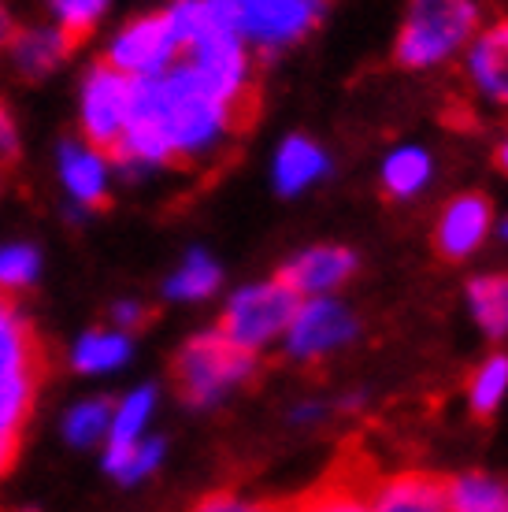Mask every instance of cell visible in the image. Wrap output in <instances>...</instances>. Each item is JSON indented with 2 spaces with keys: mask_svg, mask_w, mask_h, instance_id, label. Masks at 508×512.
<instances>
[{
  "mask_svg": "<svg viewBox=\"0 0 508 512\" xmlns=\"http://www.w3.org/2000/svg\"><path fill=\"white\" fill-rule=\"evenodd\" d=\"M108 423H112V401H104V397L78 401L75 409L67 412L64 435L71 446L86 449V446H97V442L108 438Z\"/></svg>",
  "mask_w": 508,
  "mask_h": 512,
  "instance_id": "d4e9b609",
  "label": "cell"
},
{
  "mask_svg": "<svg viewBox=\"0 0 508 512\" xmlns=\"http://www.w3.org/2000/svg\"><path fill=\"white\" fill-rule=\"evenodd\" d=\"M356 253L345 245H312L282 264L279 279L297 297H327L353 279Z\"/></svg>",
  "mask_w": 508,
  "mask_h": 512,
  "instance_id": "ba28073f",
  "label": "cell"
},
{
  "mask_svg": "<svg viewBox=\"0 0 508 512\" xmlns=\"http://www.w3.org/2000/svg\"><path fill=\"white\" fill-rule=\"evenodd\" d=\"M130 90H134V78L119 75L115 67L97 64L86 75L82 86V138L86 145L101 149L104 156L112 153L123 127L130 116Z\"/></svg>",
  "mask_w": 508,
  "mask_h": 512,
  "instance_id": "8992f818",
  "label": "cell"
},
{
  "mask_svg": "<svg viewBox=\"0 0 508 512\" xmlns=\"http://www.w3.org/2000/svg\"><path fill=\"white\" fill-rule=\"evenodd\" d=\"M445 512H508V483L490 472L445 479Z\"/></svg>",
  "mask_w": 508,
  "mask_h": 512,
  "instance_id": "9a60e30c",
  "label": "cell"
},
{
  "mask_svg": "<svg viewBox=\"0 0 508 512\" xmlns=\"http://www.w3.org/2000/svg\"><path fill=\"white\" fill-rule=\"evenodd\" d=\"M15 453H19V435H0V475L12 468Z\"/></svg>",
  "mask_w": 508,
  "mask_h": 512,
  "instance_id": "d6a6232c",
  "label": "cell"
},
{
  "mask_svg": "<svg viewBox=\"0 0 508 512\" xmlns=\"http://www.w3.org/2000/svg\"><path fill=\"white\" fill-rule=\"evenodd\" d=\"M75 49L78 45L67 38L56 23L23 26V30H15L12 41H8V56H12L15 71L26 78H41V75H49V71H56Z\"/></svg>",
  "mask_w": 508,
  "mask_h": 512,
  "instance_id": "5bb4252c",
  "label": "cell"
},
{
  "mask_svg": "<svg viewBox=\"0 0 508 512\" xmlns=\"http://www.w3.org/2000/svg\"><path fill=\"white\" fill-rule=\"evenodd\" d=\"M19 160V130H15V119L8 116V108L0 104V171L12 167Z\"/></svg>",
  "mask_w": 508,
  "mask_h": 512,
  "instance_id": "f546056e",
  "label": "cell"
},
{
  "mask_svg": "<svg viewBox=\"0 0 508 512\" xmlns=\"http://www.w3.org/2000/svg\"><path fill=\"white\" fill-rule=\"evenodd\" d=\"M479 30L475 0H408L394 56L408 71H431L468 49Z\"/></svg>",
  "mask_w": 508,
  "mask_h": 512,
  "instance_id": "6da1fadb",
  "label": "cell"
},
{
  "mask_svg": "<svg viewBox=\"0 0 508 512\" xmlns=\"http://www.w3.org/2000/svg\"><path fill=\"white\" fill-rule=\"evenodd\" d=\"M464 71L479 97L508 108V19L475 30V38L468 41Z\"/></svg>",
  "mask_w": 508,
  "mask_h": 512,
  "instance_id": "30bf717a",
  "label": "cell"
},
{
  "mask_svg": "<svg viewBox=\"0 0 508 512\" xmlns=\"http://www.w3.org/2000/svg\"><path fill=\"white\" fill-rule=\"evenodd\" d=\"M193 512H286V509L271 505V501H256V498H245V494L223 490V494H208Z\"/></svg>",
  "mask_w": 508,
  "mask_h": 512,
  "instance_id": "f1b7e54d",
  "label": "cell"
},
{
  "mask_svg": "<svg viewBox=\"0 0 508 512\" xmlns=\"http://www.w3.org/2000/svg\"><path fill=\"white\" fill-rule=\"evenodd\" d=\"M60 179L82 208H104L112 164L101 149H93L86 141H64L60 145Z\"/></svg>",
  "mask_w": 508,
  "mask_h": 512,
  "instance_id": "7c38bea8",
  "label": "cell"
},
{
  "mask_svg": "<svg viewBox=\"0 0 508 512\" xmlns=\"http://www.w3.org/2000/svg\"><path fill=\"white\" fill-rule=\"evenodd\" d=\"M219 282H223V271L212 256L204 253V249H193L178 271L171 279L164 282V294L171 301H204V297H212L219 290Z\"/></svg>",
  "mask_w": 508,
  "mask_h": 512,
  "instance_id": "44dd1931",
  "label": "cell"
},
{
  "mask_svg": "<svg viewBox=\"0 0 508 512\" xmlns=\"http://www.w3.org/2000/svg\"><path fill=\"white\" fill-rule=\"evenodd\" d=\"M382 190L397 197V201H408V197H420L434 179V160L427 149L420 145H401L394 153L382 160Z\"/></svg>",
  "mask_w": 508,
  "mask_h": 512,
  "instance_id": "2e32d148",
  "label": "cell"
},
{
  "mask_svg": "<svg viewBox=\"0 0 508 512\" xmlns=\"http://www.w3.org/2000/svg\"><path fill=\"white\" fill-rule=\"evenodd\" d=\"M494 160H497V167H501V171L508 175V134L501 138V145H497V156H494Z\"/></svg>",
  "mask_w": 508,
  "mask_h": 512,
  "instance_id": "e575fe53",
  "label": "cell"
},
{
  "mask_svg": "<svg viewBox=\"0 0 508 512\" xmlns=\"http://www.w3.org/2000/svg\"><path fill=\"white\" fill-rule=\"evenodd\" d=\"M238 34L264 52L290 49L323 19V0H234Z\"/></svg>",
  "mask_w": 508,
  "mask_h": 512,
  "instance_id": "5b68a950",
  "label": "cell"
},
{
  "mask_svg": "<svg viewBox=\"0 0 508 512\" xmlns=\"http://www.w3.org/2000/svg\"><path fill=\"white\" fill-rule=\"evenodd\" d=\"M130 360V338L123 331H89L71 349V364L82 375H104Z\"/></svg>",
  "mask_w": 508,
  "mask_h": 512,
  "instance_id": "d6986e66",
  "label": "cell"
},
{
  "mask_svg": "<svg viewBox=\"0 0 508 512\" xmlns=\"http://www.w3.org/2000/svg\"><path fill=\"white\" fill-rule=\"evenodd\" d=\"M297 305H301V297L293 294L279 275L264 282H249L238 294H230L216 331L245 353H264L267 346L282 342Z\"/></svg>",
  "mask_w": 508,
  "mask_h": 512,
  "instance_id": "3957f363",
  "label": "cell"
},
{
  "mask_svg": "<svg viewBox=\"0 0 508 512\" xmlns=\"http://www.w3.org/2000/svg\"><path fill=\"white\" fill-rule=\"evenodd\" d=\"M153 409H156V390H149V386H141V390L123 397L119 405H112V423H108L104 449H123L130 442H141V438L149 435Z\"/></svg>",
  "mask_w": 508,
  "mask_h": 512,
  "instance_id": "ffe728a7",
  "label": "cell"
},
{
  "mask_svg": "<svg viewBox=\"0 0 508 512\" xmlns=\"http://www.w3.org/2000/svg\"><path fill=\"white\" fill-rule=\"evenodd\" d=\"M468 308L486 338H508V275H475L468 282Z\"/></svg>",
  "mask_w": 508,
  "mask_h": 512,
  "instance_id": "ac0fdd59",
  "label": "cell"
},
{
  "mask_svg": "<svg viewBox=\"0 0 508 512\" xmlns=\"http://www.w3.org/2000/svg\"><path fill=\"white\" fill-rule=\"evenodd\" d=\"M49 8H52V15H56V26H60L75 45H82V38L97 26L101 12L108 8V0H49Z\"/></svg>",
  "mask_w": 508,
  "mask_h": 512,
  "instance_id": "83f0119b",
  "label": "cell"
},
{
  "mask_svg": "<svg viewBox=\"0 0 508 512\" xmlns=\"http://www.w3.org/2000/svg\"><path fill=\"white\" fill-rule=\"evenodd\" d=\"M164 464V442L153 435H145L141 442H130L123 449H104V468L123 483V487H134L141 479H149Z\"/></svg>",
  "mask_w": 508,
  "mask_h": 512,
  "instance_id": "7402d4cb",
  "label": "cell"
},
{
  "mask_svg": "<svg viewBox=\"0 0 508 512\" xmlns=\"http://www.w3.org/2000/svg\"><path fill=\"white\" fill-rule=\"evenodd\" d=\"M327 416V405L323 401H301V405H293L290 409V420L301 423V427H308V423H319Z\"/></svg>",
  "mask_w": 508,
  "mask_h": 512,
  "instance_id": "4dcf8cb0",
  "label": "cell"
},
{
  "mask_svg": "<svg viewBox=\"0 0 508 512\" xmlns=\"http://www.w3.org/2000/svg\"><path fill=\"white\" fill-rule=\"evenodd\" d=\"M494 208L483 193H457L434 223V249L445 260H468L490 238Z\"/></svg>",
  "mask_w": 508,
  "mask_h": 512,
  "instance_id": "9c48e42d",
  "label": "cell"
},
{
  "mask_svg": "<svg viewBox=\"0 0 508 512\" xmlns=\"http://www.w3.org/2000/svg\"><path fill=\"white\" fill-rule=\"evenodd\" d=\"M356 334H360V320L345 301L331 294L301 297L290 327L282 334V349L297 364H316V360L331 357L334 349L349 346Z\"/></svg>",
  "mask_w": 508,
  "mask_h": 512,
  "instance_id": "277c9868",
  "label": "cell"
},
{
  "mask_svg": "<svg viewBox=\"0 0 508 512\" xmlns=\"http://www.w3.org/2000/svg\"><path fill=\"white\" fill-rule=\"evenodd\" d=\"M331 171V156L319 141L305 138V134H290V138L279 145L275 153V164H271V179H275V190L282 197H297L305 193L308 186H316L319 179H327Z\"/></svg>",
  "mask_w": 508,
  "mask_h": 512,
  "instance_id": "4fadbf2b",
  "label": "cell"
},
{
  "mask_svg": "<svg viewBox=\"0 0 508 512\" xmlns=\"http://www.w3.org/2000/svg\"><path fill=\"white\" fill-rule=\"evenodd\" d=\"M501 234H505V238H508V219H505V227H501Z\"/></svg>",
  "mask_w": 508,
  "mask_h": 512,
  "instance_id": "d590c367",
  "label": "cell"
},
{
  "mask_svg": "<svg viewBox=\"0 0 508 512\" xmlns=\"http://www.w3.org/2000/svg\"><path fill=\"white\" fill-rule=\"evenodd\" d=\"M34 386H38V372L0 379V435H19V423L34 405Z\"/></svg>",
  "mask_w": 508,
  "mask_h": 512,
  "instance_id": "484cf974",
  "label": "cell"
},
{
  "mask_svg": "<svg viewBox=\"0 0 508 512\" xmlns=\"http://www.w3.org/2000/svg\"><path fill=\"white\" fill-rule=\"evenodd\" d=\"M41 256L34 245H0V294H15L26 290L30 282L38 279Z\"/></svg>",
  "mask_w": 508,
  "mask_h": 512,
  "instance_id": "4316f807",
  "label": "cell"
},
{
  "mask_svg": "<svg viewBox=\"0 0 508 512\" xmlns=\"http://www.w3.org/2000/svg\"><path fill=\"white\" fill-rule=\"evenodd\" d=\"M178 38L167 15H145L134 19L127 30H119L115 41L108 45V60L104 64L115 67L127 78H156L164 75L167 67L178 64Z\"/></svg>",
  "mask_w": 508,
  "mask_h": 512,
  "instance_id": "52a82bcc",
  "label": "cell"
},
{
  "mask_svg": "<svg viewBox=\"0 0 508 512\" xmlns=\"http://www.w3.org/2000/svg\"><path fill=\"white\" fill-rule=\"evenodd\" d=\"M508 397V357L494 353L486 357L468 379V405L475 416H494Z\"/></svg>",
  "mask_w": 508,
  "mask_h": 512,
  "instance_id": "603a6c76",
  "label": "cell"
},
{
  "mask_svg": "<svg viewBox=\"0 0 508 512\" xmlns=\"http://www.w3.org/2000/svg\"><path fill=\"white\" fill-rule=\"evenodd\" d=\"M15 34V23H12V15H8V8L0 4V45H8Z\"/></svg>",
  "mask_w": 508,
  "mask_h": 512,
  "instance_id": "836d02e7",
  "label": "cell"
},
{
  "mask_svg": "<svg viewBox=\"0 0 508 512\" xmlns=\"http://www.w3.org/2000/svg\"><path fill=\"white\" fill-rule=\"evenodd\" d=\"M38 372V346H34V331L15 312L8 294H0V379L8 375Z\"/></svg>",
  "mask_w": 508,
  "mask_h": 512,
  "instance_id": "e0dca14e",
  "label": "cell"
},
{
  "mask_svg": "<svg viewBox=\"0 0 508 512\" xmlns=\"http://www.w3.org/2000/svg\"><path fill=\"white\" fill-rule=\"evenodd\" d=\"M286 512H371V505L368 490L356 487L353 479H331L301 501H293Z\"/></svg>",
  "mask_w": 508,
  "mask_h": 512,
  "instance_id": "cb8c5ba5",
  "label": "cell"
},
{
  "mask_svg": "<svg viewBox=\"0 0 508 512\" xmlns=\"http://www.w3.org/2000/svg\"><path fill=\"white\" fill-rule=\"evenodd\" d=\"M260 372V357L227 342L219 331L193 334L175 357V386L193 409H216Z\"/></svg>",
  "mask_w": 508,
  "mask_h": 512,
  "instance_id": "7a4b0ae2",
  "label": "cell"
},
{
  "mask_svg": "<svg viewBox=\"0 0 508 512\" xmlns=\"http://www.w3.org/2000/svg\"><path fill=\"white\" fill-rule=\"evenodd\" d=\"M112 320L127 331V327H138V323L145 320V308H141L138 301H119V305L112 308Z\"/></svg>",
  "mask_w": 508,
  "mask_h": 512,
  "instance_id": "1f68e13d",
  "label": "cell"
},
{
  "mask_svg": "<svg viewBox=\"0 0 508 512\" xmlns=\"http://www.w3.org/2000/svg\"><path fill=\"white\" fill-rule=\"evenodd\" d=\"M371 512H445V479L427 472H397L368 487Z\"/></svg>",
  "mask_w": 508,
  "mask_h": 512,
  "instance_id": "8fae6325",
  "label": "cell"
}]
</instances>
